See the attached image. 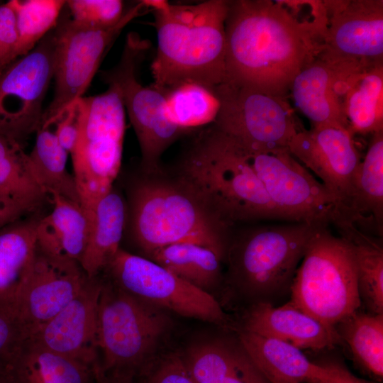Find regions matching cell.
<instances>
[{
    "mask_svg": "<svg viewBox=\"0 0 383 383\" xmlns=\"http://www.w3.org/2000/svg\"><path fill=\"white\" fill-rule=\"evenodd\" d=\"M299 1L228 0L225 80L287 97L295 77L320 53L323 1L310 15ZM224 80V81H225Z\"/></svg>",
    "mask_w": 383,
    "mask_h": 383,
    "instance_id": "cell-1",
    "label": "cell"
},
{
    "mask_svg": "<svg viewBox=\"0 0 383 383\" xmlns=\"http://www.w3.org/2000/svg\"><path fill=\"white\" fill-rule=\"evenodd\" d=\"M124 236L148 257L175 243L198 244L226 259L232 227L179 174L165 170L134 178L126 190Z\"/></svg>",
    "mask_w": 383,
    "mask_h": 383,
    "instance_id": "cell-2",
    "label": "cell"
},
{
    "mask_svg": "<svg viewBox=\"0 0 383 383\" xmlns=\"http://www.w3.org/2000/svg\"><path fill=\"white\" fill-rule=\"evenodd\" d=\"M144 1L153 14L157 35L152 84L165 93L185 83L213 91L223 82L228 0L194 4Z\"/></svg>",
    "mask_w": 383,
    "mask_h": 383,
    "instance_id": "cell-3",
    "label": "cell"
},
{
    "mask_svg": "<svg viewBox=\"0 0 383 383\" xmlns=\"http://www.w3.org/2000/svg\"><path fill=\"white\" fill-rule=\"evenodd\" d=\"M177 174L232 228L238 223L282 220L243 150L213 125L194 140Z\"/></svg>",
    "mask_w": 383,
    "mask_h": 383,
    "instance_id": "cell-4",
    "label": "cell"
},
{
    "mask_svg": "<svg viewBox=\"0 0 383 383\" xmlns=\"http://www.w3.org/2000/svg\"><path fill=\"white\" fill-rule=\"evenodd\" d=\"M318 226L305 223L250 227L231 233L224 282L248 305L290 293L308 243Z\"/></svg>",
    "mask_w": 383,
    "mask_h": 383,
    "instance_id": "cell-5",
    "label": "cell"
},
{
    "mask_svg": "<svg viewBox=\"0 0 383 383\" xmlns=\"http://www.w3.org/2000/svg\"><path fill=\"white\" fill-rule=\"evenodd\" d=\"M98 374H136L160 353L172 328L165 310L121 290L100 274Z\"/></svg>",
    "mask_w": 383,
    "mask_h": 383,
    "instance_id": "cell-6",
    "label": "cell"
},
{
    "mask_svg": "<svg viewBox=\"0 0 383 383\" xmlns=\"http://www.w3.org/2000/svg\"><path fill=\"white\" fill-rule=\"evenodd\" d=\"M328 226H318L298 267L291 287L294 306L335 327L361 306L353 250Z\"/></svg>",
    "mask_w": 383,
    "mask_h": 383,
    "instance_id": "cell-7",
    "label": "cell"
},
{
    "mask_svg": "<svg viewBox=\"0 0 383 383\" xmlns=\"http://www.w3.org/2000/svg\"><path fill=\"white\" fill-rule=\"evenodd\" d=\"M103 93L79 99V135L71 153L81 206L89 218L114 186L119 174L126 130V110L118 85L104 80Z\"/></svg>",
    "mask_w": 383,
    "mask_h": 383,
    "instance_id": "cell-8",
    "label": "cell"
},
{
    "mask_svg": "<svg viewBox=\"0 0 383 383\" xmlns=\"http://www.w3.org/2000/svg\"><path fill=\"white\" fill-rule=\"evenodd\" d=\"M150 48V42L136 33H130L118 64L101 72L104 80L115 82L140 150V172L164 171L161 157L166 150L183 135L190 132L173 124L165 113V93L152 84L143 85L138 79V67Z\"/></svg>",
    "mask_w": 383,
    "mask_h": 383,
    "instance_id": "cell-9",
    "label": "cell"
},
{
    "mask_svg": "<svg viewBox=\"0 0 383 383\" xmlns=\"http://www.w3.org/2000/svg\"><path fill=\"white\" fill-rule=\"evenodd\" d=\"M213 91L219 110L212 125L244 151L288 149L302 128L287 97L227 80Z\"/></svg>",
    "mask_w": 383,
    "mask_h": 383,
    "instance_id": "cell-10",
    "label": "cell"
},
{
    "mask_svg": "<svg viewBox=\"0 0 383 383\" xmlns=\"http://www.w3.org/2000/svg\"><path fill=\"white\" fill-rule=\"evenodd\" d=\"M144 1L126 11L115 26L99 28L84 26L72 18L55 27L54 96L44 111L40 128H50L74 102L83 97L106 50L121 30L134 18L149 12Z\"/></svg>",
    "mask_w": 383,
    "mask_h": 383,
    "instance_id": "cell-11",
    "label": "cell"
},
{
    "mask_svg": "<svg viewBox=\"0 0 383 383\" xmlns=\"http://www.w3.org/2000/svg\"><path fill=\"white\" fill-rule=\"evenodd\" d=\"M101 274L130 295L165 311L235 330L211 294L141 255L121 248Z\"/></svg>",
    "mask_w": 383,
    "mask_h": 383,
    "instance_id": "cell-12",
    "label": "cell"
},
{
    "mask_svg": "<svg viewBox=\"0 0 383 383\" xmlns=\"http://www.w3.org/2000/svg\"><path fill=\"white\" fill-rule=\"evenodd\" d=\"M326 23L318 55L346 76L383 63V1L324 0Z\"/></svg>",
    "mask_w": 383,
    "mask_h": 383,
    "instance_id": "cell-13",
    "label": "cell"
},
{
    "mask_svg": "<svg viewBox=\"0 0 383 383\" xmlns=\"http://www.w3.org/2000/svg\"><path fill=\"white\" fill-rule=\"evenodd\" d=\"M242 150L282 220L328 226L337 218L335 199L288 149Z\"/></svg>",
    "mask_w": 383,
    "mask_h": 383,
    "instance_id": "cell-14",
    "label": "cell"
},
{
    "mask_svg": "<svg viewBox=\"0 0 383 383\" xmlns=\"http://www.w3.org/2000/svg\"><path fill=\"white\" fill-rule=\"evenodd\" d=\"M53 29L0 74V133L23 145L42 125L43 104L54 72Z\"/></svg>",
    "mask_w": 383,
    "mask_h": 383,
    "instance_id": "cell-15",
    "label": "cell"
},
{
    "mask_svg": "<svg viewBox=\"0 0 383 383\" xmlns=\"http://www.w3.org/2000/svg\"><path fill=\"white\" fill-rule=\"evenodd\" d=\"M87 277L79 262L50 256L37 247L16 314L28 335L65 307Z\"/></svg>",
    "mask_w": 383,
    "mask_h": 383,
    "instance_id": "cell-16",
    "label": "cell"
},
{
    "mask_svg": "<svg viewBox=\"0 0 383 383\" xmlns=\"http://www.w3.org/2000/svg\"><path fill=\"white\" fill-rule=\"evenodd\" d=\"M288 150L318 177L335 199L338 214L362 160L353 135L342 127H312L309 130L302 128L291 140Z\"/></svg>",
    "mask_w": 383,
    "mask_h": 383,
    "instance_id": "cell-17",
    "label": "cell"
},
{
    "mask_svg": "<svg viewBox=\"0 0 383 383\" xmlns=\"http://www.w3.org/2000/svg\"><path fill=\"white\" fill-rule=\"evenodd\" d=\"M102 278L87 277L77 295L28 338L55 353L77 359L99 372L96 327Z\"/></svg>",
    "mask_w": 383,
    "mask_h": 383,
    "instance_id": "cell-18",
    "label": "cell"
},
{
    "mask_svg": "<svg viewBox=\"0 0 383 383\" xmlns=\"http://www.w3.org/2000/svg\"><path fill=\"white\" fill-rule=\"evenodd\" d=\"M236 329L274 338L299 349L332 348L342 342L335 327L323 323L290 301L279 307L267 302L248 305Z\"/></svg>",
    "mask_w": 383,
    "mask_h": 383,
    "instance_id": "cell-19",
    "label": "cell"
},
{
    "mask_svg": "<svg viewBox=\"0 0 383 383\" xmlns=\"http://www.w3.org/2000/svg\"><path fill=\"white\" fill-rule=\"evenodd\" d=\"M338 218L350 222L364 233L382 238L383 131L372 134L364 159L352 178L349 195L335 220Z\"/></svg>",
    "mask_w": 383,
    "mask_h": 383,
    "instance_id": "cell-20",
    "label": "cell"
},
{
    "mask_svg": "<svg viewBox=\"0 0 383 383\" xmlns=\"http://www.w3.org/2000/svg\"><path fill=\"white\" fill-rule=\"evenodd\" d=\"M181 355L194 383H270L238 337L199 342Z\"/></svg>",
    "mask_w": 383,
    "mask_h": 383,
    "instance_id": "cell-21",
    "label": "cell"
},
{
    "mask_svg": "<svg viewBox=\"0 0 383 383\" xmlns=\"http://www.w3.org/2000/svg\"><path fill=\"white\" fill-rule=\"evenodd\" d=\"M250 358L270 383H311L331 379L326 365L310 361L301 349L283 340L236 329Z\"/></svg>",
    "mask_w": 383,
    "mask_h": 383,
    "instance_id": "cell-22",
    "label": "cell"
},
{
    "mask_svg": "<svg viewBox=\"0 0 383 383\" xmlns=\"http://www.w3.org/2000/svg\"><path fill=\"white\" fill-rule=\"evenodd\" d=\"M38 214L0 228V313L15 317L18 299L36 250Z\"/></svg>",
    "mask_w": 383,
    "mask_h": 383,
    "instance_id": "cell-23",
    "label": "cell"
},
{
    "mask_svg": "<svg viewBox=\"0 0 383 383\" xmlns=\"http://www.w3.org/2000/svg\"><path fill=\"white\" fill-rule=\"evenodd\" d=\"M14 383H96V370L77 359L23 340L6 362Z\"/></svg>",
    "mask_w": 383,
    "mask_h": 383,
    "instance_id": "cell-24",
    "label": "cell"
},
{
    "mask_svg": "<svg viewBox=\"0 0 383 383\" xmlns=\"http://www.w3.org/2000/svg\"><path fill=\"white\" fill-rule=\"evenodd\" d=\"M51 211L36 224L38 248L46 255L79 263L90 226L82 206L57 194L50 196Z\"/></svg>",
    "mask_w": 383,
    "mask_h": 383,
    "instance_id": "cell-25",
    "label": "cell"
},
{
    "mask_svg": "<svg viewBox=\"0 0 383 383\" xmlns=\"http://www.w3.org/2000/svg\"><path fill=\"white\" fill-rule=\"evenodd\" d=\"M335 88L353 135L383 131V63L336 76Z\"/></svg>",
    "mask_w": 383,
    "mask_h": 383,
    "instance_id": "cell-26",
    "label": "cell"
},
{
    "mask_svg": "<svg viewBox=\"0 0 383 383\" xmlns=\"http://www.w3.org/2000/svg\"><path fill=\"white\" fill-rule=\"evenodd\" d=\"M335 81L333 68L316 57L299 72L292 83L290 90L294 104L313 127L336 126L348 129L335 91Z\"/></svg>",
    "mask_w": 383,
    "mask_h": 383,
    "instance_id": "cell-27",
    "label": "cell"
},
{
    "mask_svg": "<svg viewBox=\"0 0 383 383\" xmlns=\"http://www.w3.org/2000/svg\"><path fill=\"white\" fill-rule=\"evenodd\" d=\"M86 248L79 265L89 278L99 276L121 248L126 221V199L114 185L92 211Z\"/></svg>",
    "mask_w": 383,
    "mask_h": 383,
    "instance_id": "cell-28",
    "label": "cell"
},
{
    "mask_svg": "<svg viewBox=\"0 0 383 383\" xmlns=\"http://www.w3.org/2000/svg\"><path fill=\"white\" fill-rule=\"evenodd\" d=\"M0 197L37 214L50 197L34 179L28 154L15 139L0 133Z\"/></svg>",
    "mask_w": 383,
    "mask_h": 383,
    "instance_id": "cell-29",
    "label": "cell"
},
{
    "mask_svg": "<svg viewBox=\"0 0 383 383\" xmlns=\"http://www.w3.org/2000/svg\"><path fill=\"white\" fill-rule=\"evenodd\" d=\"M340 237L351 246L357 267L360 301L374 314H383V246L379 238L369 235L345 219L333 223Z\"/></svg>",
    "mask_w": 383,
    "mask_h": 383,
    "instance_id": "cell-30",
    "label": "cell"
},
{
    "mask_svg": "<svg viewBox=\"0 0 383 383\" xmlns=\"http://www.w3.org/2000/svg\"><path fill=\"white\" fill-rule=\"evenodd\" d=\"M189 284L209 294L224 281L225 260L211 249L179 243L153 251L148 257Z\"/></svg>",
    "mask_w": 383,
    "mask_h": 383,
    "instance_id": "cell-31",
    "label": "cell"
},
{
    "mask_svg": "<svg viewBox=\"0 0 383 383\" xmlns=\"http://www.w3.org/2000/svg\"><path fill=\"white\" fill-rule=\"evenodd\" d=\"M67 155L54 131L40 128L28 153L30 168L36 182L49 197L57 194L81 205L74 177L67 168Z\"/></svg>",
    "mask_w": 383,
    "mask_h": 383,
    "instance_id": "cell-32",
    "label": "cell"
},
{
    "mask_svg": "<svg viewBox=\"0 0 383 383\" xmlns=\"http://www.w3.org/2000/svg\"><path fill=\"white\" fill-rule=\"evenodd\" d=\"M335 328L350 349L356 363L369 375L383 377V314L360 312L358 309Z\"/></svg>",
    "mask_w": 383,
    "mask_h": 383,
    "instance_id": "cell-33",
    "label": "cell"
},
{
    "mask_svg": "<svg viewBox=\"0 0 383 383\" xmlns=\"http://www.w3.org/2000/svg\"><path fill=\"white\" fill-rule=\"evenodd\" d=\"M165 113L178 127L191 131L213 124L219 110L213 91L195 83H185L165 92Z\"/></svg>",
    "mask_w": 383,
    "mask_h": 383,
    "instance_id": "cell-34",
    "label": "cell"
},
{
    "mask_svg": "<svg viewBox=\"0 0 383 383\" xmlns=\"http://www.w3.org/2000/svg\"><path fill=\"white\" fill-rule=\"evenodd\" d=\"M14 12L17 43L14 60L30 52L57 24L64 0H11Z\"/></svg>",
    "mask_w": 383,
    "mask_h": 383,
    "instance_id": "cell-35",
    "label": "cell"
},
{
    "mask_svg": "<svg viewBox=\"0 0 383 383\" xmlns=\"http://www.w3.org/2000/svg\"><path fill=\"white\" fill-rule=\"evenodd\" d=\"M66 5L74 21L99 28L116 25L126 12L120 0H69Z\"/></svg>",
    "mask_w": 383,
    "mask_h": 383,
    "instance_id": "cell-36",
    "label": "cell"
},
{
    "mask_svg": "<svg viewBox=\"0 0 383 383\" xmlns=\"http://www.w3.org/2000/svg\"><path fill=\"white\" fill-rule=\"evenodd\" d=\"M136 383H194L180 352H160L135 374Z\"/></svg>",
    "mask_w": 383,
    "mask_h": 383,
    "instance_id": "cell-37",
    "label": "cell"
},
{
    "mask_svg": "<svg viewBox=\"0 0 383 383\" xmlns=\"http://www.w3.org/2000/svg\"><path fill=\"white\" fill-rule=\"evenodd\" d=\"M81 122L79 99L71 104L57 119L54 131L60 145L72 153L78 141Z\"/></svg>",
    "mask_w": 383,
    "mask_h": 383,
    "instance_id": "cell-38",
    "label": "cell"
},
{
    "mask_svg": "<svg viewBox=\"0 0 383 383\" xmlns=\"http://www.w3.org/2000/svg\"><path fill=\"white\" fill-rule=\"evenodd\" d=\"M17 43L16 17L7 4L0 5V74L14 61Z\"/></svg>",
    "mask_w": 383,
    "mask_h": 383,
    "instance_id": "cell-39",
    "label": "cell"
},
{
    "mask_svg": "<svg viewBox=\"0 0 383 383\" xmlns=\"http://www.w3.org/2000/svg\"><path fill=\"white\" fill-rule=\"evenodd\" d=\"M28 337L26 328L17 318L0 313V363H6Z\"/></svg>",
    "mask_w": 383,
    "mask_h": 383,
    "instance_id": "cell-40",
    "label": "cell"
},
{
    "mask_svg": "<svg viewBox=\"0 0 383 383\" xmlns=\"http://www.w3.org/2000/svg\"><path fill=\"white\" fill-rule=\"evenodd\" d=\"M29 216L31 214L0 197V228Z\"/></svg>",
    "mask_w": 383,
    "mask_h": 383,
    "instance_id": "cell-41",
    "label": "cell"
},
{
    "mask_svg": "<svg viewBox=\"0 0 383 383\" xmlns=\"http://www.w3.org/2000/svg\"><path fill=\"white\" fill-rule=\"evenodd\" d=\"M326 365L331 371V380L333 383H363L340 363L330 362Z\"/></svg>",
    "mask_w": 383,
    "mask_h": 383,
    "instance_id": "cell-42",
    "label": "cell"
},
{
    "mask_svg": "<svg viewBox=\"0 0 383 383\" xmlns=\"http://www.w3.org/2000/svg\"><path fill=\"white\" fill-rule=\"evenodd\" d=\"M96 383H136L135 375L128 373L99 374Z\"/></svg>",
    "mask_w": 383,
    "mask_h": 383,
    "instance_id": "cell-43",
    "label": "cell"
},
{
    "mask_svg": "<svg viewBox=\"0 0 383 383\" xmlns=\"http://www.w3.org/2000/svg\"><path fill=\"white\" fill-rule=\"evenodd\" d=\"M0 383H14L6 368V363H0Z\"/></svg>",
    "mask_w": 383,
    "mask_h": 383,
    "instance_id": "cell-44",
    "label": "cell"
},
{
    "mask_svg": "<svg viewBox=\"0 0 383 383\" xmlns=\"http://www.w3.org/2000/svg\"><path fill=\"white\" fill-rule=\"evenodd\" d=\"M311 383H333V381L331 379L328 380H319Z\"/></svg>",
    "mask_w": 383,
    "mask_h": 383,
    "instance_id": "cell-45",
    "label": "cell"
}]
</instances>
